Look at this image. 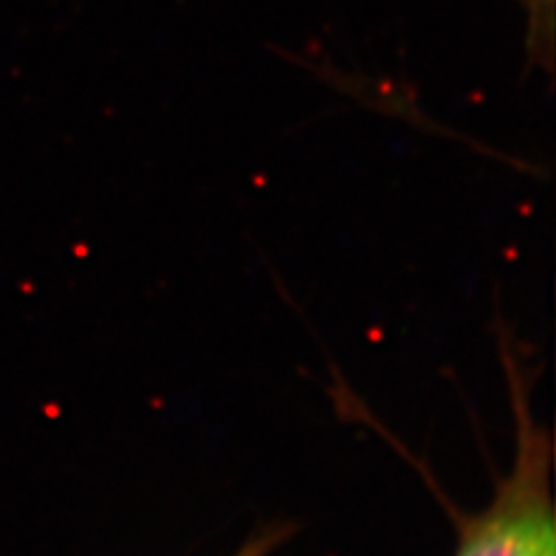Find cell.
Listing matches in <instances>:
<instances>
[{"label":"cell","mask_w":556,"mask_h":556,"mask_svg":"<svg viewBox=\"0 0 556 556\" xmlns=\"http://www.w3.org/2000/svg\"><path fill=\"white\" fill-rule=\"evenodd\" d=\"M294 531H298V527H294L292 521H271V525L253 531L247 538V543H243L232 556H269L286 541H290Z\"/></svg>","instance_id":"2"},{"label":"cell","mask_w":556,"mask_h":556,"mask_svg":"<svg viewBox=\"0 0 556 556\" xmlns=\"http://www.w3.org/2000/svg\"><path fill=\"white\" fill-rule=\"evenodd\" d=\"M498 343L515 415V457L482 510L457 513L445 503L457 527L452 556H556L554 439L531 408V369L519 343L506 329Z\"/></svg>","instance_id":"1"}]
</instances>
